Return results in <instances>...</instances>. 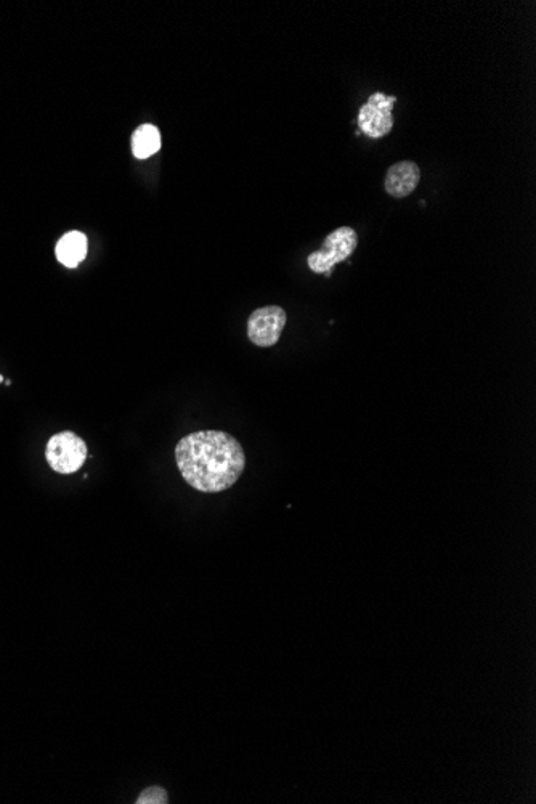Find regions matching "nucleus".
<instances>
[{"label": "nucleus", "instance_id": "f257e3e1", "mask_svg": "<svg viewBox=\"0 0 536 804\" xmlns=\"http://www.w3.org/2000/svg\"><path fill=\"white\" fill-rule=\"evenodd\" d=\"M183 480L201 493H220L240 480L246 467L241 443L224 431H198L175 447Z\"/></svg>", "mask_w": 536, "mask_h": 804}, {"label": "nucleus", "instance_id": "f03ea898", "mask_svg": "<svg viewBox=\"0 0 536 804\" xmlns=\"http://www.w3.org/2000/svg\"><path fill=\"white\" fill-rule=\"evenodd\" d=\"M358 246V235L354 228L341 227L326 236L325 243L318 251L307 257L312 272L329 275L334 265L341 264L354 254Z\"/></svg>", "mask_w": 536, "mask_h": 804}, {"label": "nucleus", "instance_id": "7ed1b4c3", "mask_svg": "<svg viewBox=\"0 0 536 804\" xmlns=\"http://www.w3.org/2000/svg\"><path fill=\"white\" fill-rule=\"evenodd\" d=\"M89 451L84 440L71 431L53 435L47 443L45 458L53 471L58 474H74L86 463Z\"/></svg>", "mask_w": 536, "mask_h": 804}, {"label": "nucleus", "instance_id": "20e7f679", "mask_svg": "<svg viewBox=\"0 0 536 804\" xmlns=\"http://www.w3.org/2000/svg\"><path fill=\"white\" fill-rule=\"evenodd\" d=\"M395 102H397V98L389 97L381 92L371 95L368 103L363 105L358 113V126L362 129L363 134L368 135L371 139H382L384 135L389 134L394 127L392 108H394Z\"/></svg>", "mask_w": 536, "mask_h": 804}, {"label": "nucleus", "instance_id": "39448f33", "mask_svg": "<svg viewBox=\"0 0 536 804\" xmlns=\"http://www.w3.org/2000/svg\"><path fill=\"white\" fill-rule=\"evenodd\" d=\"M286 326V312L278 305L254 310L248 320L249 341L257 347H272L280 341Z\"/></svg>", "mask_w": 536, "mask_h": 804}, {"label": "nucleus", "instance_id": "423d86ee", "mask_svg": "<svg viewBox=\"0 0 536 804\" xmlns=\"http://www.w3.org/2000/svg\"><path fill=\"white\" fill-rule=\"evenodd\" d=\"M419 180L421 171L418 164L413 161H400L389 167L384 179V188L392 198H407L416 190Z\"/></svg>", "mask_w": 536, "mask_h": 804}, {"label": "nucleus", "instance_id": "0eeeda50", "mask_svg": "<svg viewBox=\"0 0 536 804\" xmlns=\"http://www.w3.org/2000/svg\"><path fill=\"white\" fill-rule=\"evenodd\" d=\"M55 254L58 262L65 267H78L87 256V236L81 232L66 233L58 241Z\"/></svg>", "mask_w": 536, "mask_h": 804}, {"label": "nucleus", "instance_id": "6e6552de", "mask_svg": "<svg viewBox=\"0 0 536 804\" xmlns=\"http://www.w3.org/2000/svg\"><path fill=\"white\" fill-rule=\"evenodd\" d=\"M161 148V134L153 124H143L132 135V153L135 158L147 159Z\"/></svg>", "mask_w": 536, "mask_h": 804}, {"label": "nucleus", "instance_id": "1a4fd4ad", "mask_svg": "<svg viewBox=\"0 0 536 804\" xmlns=\"http://www.w3.org/2000/svg\"><path fill=\"white\" fill-rule=\"evenodd\" d=\"M135 803L139 804H166L169 803V795H167L166 790L161 787H150L148 790L142 793V795L137 798Z\"/></svg>", "mask_w": 536, "mask_h": 804}]
</instances>
